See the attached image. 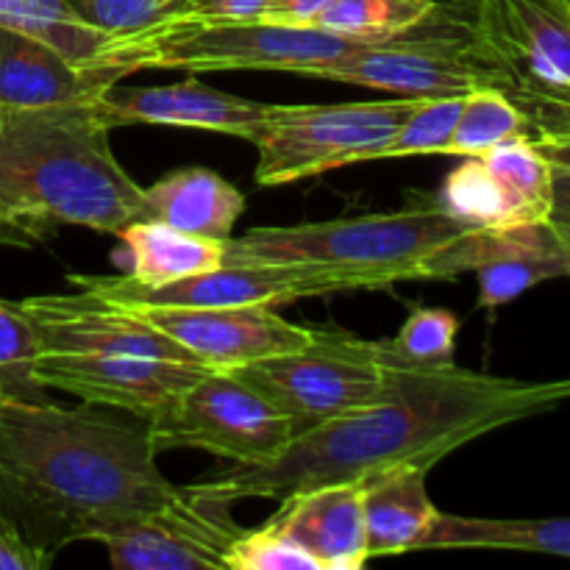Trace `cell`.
<instances>
[{"mask_svg":"<svg viewBox=\"0 0 570 570\" xmlns=\"http://www.w3.org/2000/svg\"><path fill=\"white\" fill-rule=\"evenodd\" d=\"M438 209L471 228H507L527 223L510 189L479 156H462V165L445 176L438 193Z\"/></svg>","mask_w":570,"mask_h":570,"instance_id":"cb8c5ba5","label":"cell"},{"mask_svg":"<svg viewBox=\"0 0 570 570\" xmlns=\"http://www.w3.org/2000/svg\"><path fill=\"white\" fill-rule=\"evenodd\" d=\"M92 100L0 109V245L28 248L61 226L117 234L142 187L122 170Z\"/></svg>","mask_w":570,"mask_h":570,"instance_id":"3957f363","label":"cell"},{"mask_svg":"<svg viewBox=\"0 0 570 570\" xmlns=\"http://www.w3.org/2000/svg\"><path fill=\"white\" fill-rule=\"evenodd\" d=\"M154 449H200L228 465H267L298 434L259 390L234 371L209 367L148 421Z\"/></svg>","mask_w":570,"mask_h":570,"instance_id":"9c48e42d","label":"cell"},{"mask_svg":"<svg viewBox=\"0 0 570 570\" xmlns=\"http://www.w3.org/2000/svg\"><path fill=\"white\" fill-rule=\"evenodd\" d=\"M332 0H271L265 20L293 22V26H315Z\"/></svg>","mask_w":570,"mask_h":570,"instance_id":"e575fe53","label":"cell"},{"mask_svg":"<svg viewBox=\"0 0 570 570\" xmlns=\"http://www.w3.org/2000/svg\"><path fill=\"white\" fill-rule=\"evenodd\" d=\"M226 570H321L301 546L273 527L245 529L226 554Z\"/></svg>","mask_w":570,"mask_h":570,"instance_id":"1f68e13d","label":"cell"},{"mask_svg":"<svg viewBox=\"0 0 570 570\" xmlns=\"http://www.w3.org/2000/svg\"><path fill=\"white\" fill-rule=\"evenodd\" d=\"M554 228H557V234H560V237L570 245V228H562V226H554Z\"/></svg>","mask_w":570,"mask_h":570,"instance_id":"74e56055","label":"cell"},{"mask_svg":"<svg viewBox=\"0 0 570 570\" xmlns=\"http://www.w3.org/2000/svg\"><path fill=\"white\" fill-rule=\"evenodd\" d=\"M365 479L321 484L287 495L267 521L306 551L321 570H360L367 557Z\"/></svg>","mask_w":570,"mask_h":570,"instance_id":"2e32d148","label":"cell"},{"mask_svg":"<svg viewBox=\"0 0 570 570\" xmlns=\"http://www.w3.org/2000/svg\"><path fill=\"white\" fill-rule=\"evenodd\" d=\"M243 212L245 195L234 184L206 167H187L142 187L139 220H159L198 237L228 239Z\"/></svg>","mask_w":570,"mask_h":570,"instance_id":"d6986e66","label":"cell"},{"mask_svg":"<svg viewBox=\"0 0 570 570\" xmlns=\"http://www.w3.org/2000/svg\"><path fill=\"white\" fill-rule=\"evenodd\" d=\"M206 371L209 367L200 362L131 354H39L37 360V376L48 390L122 410L142 421L159 415Z\"/></svg>","mask_w":570,"mask_h":570,"instance_id":"4fadbf2b","label":"cell"},{"mask_svg":"<svg viewBox=\"0 0 570 570\" xmlns=\"http://www.w3.org/2000/svg\"><path fill=\"white\" fill-rule=\"evenodd\" d=\"M37 360L39 340L26 309L0 298V401H50Z\"/></svg>","mask_w":570,"mask_h":570,"instance_id":"83f0119b","label":"cell"},{"mask_svg":"<svg viewBox=\"0 0 570 570\" xmlns=\"http://www.w3.org/2000/svg\"><path fill=\"white\" fill-rule=\"evenodd\" d=\"M465 232H471V226L438 206L250 228L243 237L226 239L223 265H334L379 273L390 284L415 282L421 278L423 262Z\"/></svg>","mask_w":570,"mask_h":570,"instance_id":"5b68a950","label":"cell"},{"mask_svg":"<svg viewBox=\"0 0 570 570\" xmlns=\"http://www.w3.org/2000/svg\"><path fill=\"white\" fill-rule=\"evenodd\" d=\"M111 83H117L115 76L78 65L56 45L0 26V109L81 104Z\"/></svg>","mask_w":570,"mask_h":570,"instance_id":"e0dca14e","label":"cell"},{"mask_svg":"<svg viewBox=\"0 0 570 570\" xmlns=\"http://www.w3.org/2000/svg\"><path fill=\"white\" fill-rule=\"evenodd\" d=\"M460 321L445 309H412L401 326L399 337L387 340V348L401 362L432 365L454 360Z\"/></svg>","mask_w":570,"mask_h":570,"instance_id":"4dcf8cb0","label":"cell"},{"mask_svg":"<svg viewBox=\"0 0 570 570\" xmlns=\"http://www.w3.org/2000/svg\"><path fill=\"white\" fill-rule=\"evenodd\" d=\"M81 289L117 301V304L161 306H248L293 304L298 298L354 293V289H387L393 284L379 273L334 265H220L181 282L145 287L128 276H70Z\"/></svg>","mask_w":570,"mask_h":570,"instance_id":"30bf717a","label":"cell"},{"mask_svg":"<svg viewBox=\"0 0 570 570\" xmlns=\"http://www.w3.org/2000/svg\"><path fill=\"white\" fill-rule=\"evenodd\" d=\"M417 98L371 104H271L256 137V184L282 187L328 170L382 159Z\"/></svg>","mask_w":570,"mask_h":570,"instance_id":"52a82bcc","label":"cell"},{"mask_svg":"<svg viewBox=\"0 0 570 570\" xmlns=\"http://www.w3.org/2000/svg\"><path fill=\"white\" fill-rule=\"evenodd\" d=\"M271 0H193L184 20L198 22H243L265 20Z\"/></svg>","mask_w":570,"mask_h":570,"instance_id":"d6a6232c","label":"cell"},{"mask_svg":"<svg viewBox=\"0 0 570 570\" xmlns=\"http://www.w3.org/2000/svg\"><path fill=\"white\" fill-rule=\"evenodd\" d=\"M83 22L109 37H131L165 22L184 20L193 0H70Z\"/></svg>","mask_w":570,"mask_h":570,"instance_id":"f546056e","label":"cell"},{"mask_svg":"<svg viewBox=\"0 0 570 570\" xmlns=\"http://www.w3.org/2000/svg\"><path fill=\"white\" fill-rule=\"evenodd\" d=\"M465 95H443V98H417L415 109L399 128L393 142L384 148L382 159H401V156H429L445 154L449 139L454 134Z\"/></svg>","mask_w":570,"mask_h":570,"instance_id":"f1b7e54d","label":"cell"},{"mask_svg":"<svg viewBox=\"0 0 570 570\" xmlns=\"http://www.w3.org/2000/svg\"><path fill=\"white\" fill-rule=\"evenodd\" d=\"M39 340V354H131L195 362L167 334L117 301L81 289L20 301Z\"/></svg>","mask_w":570,"mask_h":570,"instance_id":"5bb4252c","label":"cell"},{"mask_svg":"<svg viewBox=\"0 0 570 570\" xmlns=\"http://www.w3.org/2000/svg\"><path fill=\"white\" fill-rule=\"evenodd\" d=\"M234 504L237 501L206 482L176 488L165 504L106 540L111 566L117 570H226L228 549L245 532L234 521Z\"/></svg>","mask_w":570,"mask_h":570,"instance_id":"8fae6325","label":"cell"},{"mask_svg":"<svg viewBox=\"0 0 570 570\" xmlns=\"http://www.w3.org/2000/svg\"><path fill=\"white\" fill-rule=\"evenodd\" d=\"M362 48H371V42L321 26L176 20L131 37H111L104 50V67L117 78L139 70H276L306 76L312 67Z\"/></svg>","mask_w":570,"mask_h":570,"instance_id":"277c9868","label":"cell"},{"mask_svg":"<svg viewBox=\"0 0 570 570\" xmlns=\"http://www.w3.org/2000/svg\"><path fill=\"white\" fill-rule=\"evenodd\" d=\"M538 148L554 167H570V131L560 137L538 139Z\"/></svg>","mask_w":570,"mask_h":570,"instance_id":"8d00e7d4","label":"cell"},{"mask_svg":"<svg viewBox=\"0 0 570 570\" xmlns=\"http://www.w3.org/2000/svg\"><path fill=\"white\" fill-rule=\"evenodd\" d=\"M148 421L111 406L0 401V521L53 557L106 543L165 504Z\"/></svg>","mask_w":570,"mask_h":570,"instance_id":"7a4b0ae2","label":"cell"},{"mask_svg":"<svg viewBox=\"0 0 570 570\" xmlns=\"http://www.w3.org/2000/svg\"><path fill=\"white\" fill-rule=\"evenodd\" d=\"M181 345L206 367L250 365L265 356L287 354L309 343L312 328L289 323L273 306H161L122 304Z\"/></svg>","mask_w":570,"mask_h":570,"instance_id":"7c38bea8","label":"cell"},{"mask_svg":"<svg viewBox=\"0 0 570 570\" xmlns=\"http://www.w3.org/2000/svg\"><path fill=\"white\" fill-rule=\"evenodd\" d=\"M293 421L295 434L379 404L390 390L387 340H362L334 328H312L309 343L287 354L234 367Z\"/></svg>","mask_w":570,"mask_h":570,"instance_id":"8992f818","label":"cell"},{"mask_svg":"<svg viewBox=\"0 0 570 570\" xmlns=\"http://www.w3.org/2000/svg\"><path fill=\"white\" fill-rule=\"evenodd\" d=\"M479 159L499 176V181L510 189L515 204L521 206L527 223L549 220L551 209V178L554 167L540 154L538 142L529 137L507 139L479 154Z\"/></svg>","mask_w":570,"mask_h":570,"instance_id":"484cf974","label":"cell"},{"mask_svg":"<svg viewBox=\"0 0 570 570\" xmlns=\"http://www.w3.org/2000/svg\"><path fill=\"white\" fill-rule=\"evenodd\" d=\"M115 237L128 256L126 276L145 287L217 271L226 262V239L198 237L159 220H131Z\"/></svg>","mask_w":570,"mask_h":570,"instance_id":"ffe728a7","label":"cell"},{"mask_svg":"<svg viewBox=\"0 0 570 570\" xmlns=\"http://www.w3.org/2000/svg\"><path fill=\"white\" fill-rule=\"evenodd\" d=\"M549 223L551 226L570 228V167H554V178H551Z\"/></svg>","mask_w":570,"mask_h":570,"instance_id":"d590c367","label":"cell"},{"mask_svg":"<svg viewBox=\"0 0 570 570\" xmlns=\"http://www.w3.org/2000/svg\"><path fill=\"white\" fill-rule=\"evenodd\" d=\"M479 276V304L495 309L527 289L551 278H570V245L557 234V228L546 220L543 232L527 248L507 254L501 259L476 267Z\"/></svg>","mask_w":570,"mask_h":570,"instance_id":"7402d4cb","label":"cell"},{"mask_svg":"<svg viewBox=\"0 0 570 570\" xmlns=\"http://www.w3.org/2000/svg\"><path fill=\"white\" fill-rule=\"evenodd\" d=\"M434 0H332L315 26L360 42L382 45L415 28Z\"/></svg>","mask_w":570,"mask_h":570,"instance_id":"4316f807","label":"cell"},{"mask_svg":"<svg viewBox=\"0 0 570 570\" xmlns=\"http://www.w3.org/2000/svg\"><path fill=\"white\" fill-rule=\"evenodd\" d=\"M560 3L566 6V11H568V14H570V0H560Z\"/></svg>","mask_w":570,"mask_h":570,"instance_id":"f35d334b","label":"cell"},{"mask_svg":"<svg viewBox=\"0 0 570 570\" xmlns=\"http://www.w3.org/2000/svg\"><path fill=\"white\" fill-rule=\"evenodd\" d=\"M50 566H53V557L33 549L14 527L0 521V570H48Z\"/></svg>","mask_w":570,"mask_h":570,"instance_id":"836d02e7","label":"cell"},{"mask_svg":"<svg viewBox=\"0 0 570 570\" xmlns=\"http://www.w3.org/2000/svg\"><path fill=\"white\" fill-rule=\"evenodd\" d=\"M479 26L499 59L504 95L538 139L570 131V14L560 0H479Z\"/></svg>","mask_w":570,"mask_h":570,"instance_id":"ba28073f","label":"cell"},{"mask_svg":"<svg viewBox=\"0 0 570 570\" xmlns=\"http://www.w3.org/2000/svg\"><path fill=\"white\" fill-rule=\"evenodd\" d=\"M566 401L570 379L523 382L468 371L454 360L412 365L393 356L390 390L379 404L298 434L267 465H228L204 482L234 501H284L301 490L387 468L432 471L462 445L510 423L546 415Z\"/></svg>","mask_w":570,"mask_h":570,"instance_id":"6da1fadb","label":"cell"},{"mask_svg":"<svg viewBox=\"0 0 570 570\" xmlns=\"http://www.w3.org/2000/svg\"><path fill=\"white\" fill-rule=\"evenodd\" d=\"M426 473L415 465L367 473L362 510H365L367 557H395L423 549L440 510L426 493Z\"/></svg>","mask_w":570,"mask_h":570,"instance_id":"ac0fdd59","label":"cell"},{"mask_svg":"<svg viewBox=\"0 0 570 570\" xmlns=\"http://www.w3.org/2000/svg\"><path fill=\"white\" fill-rule=\"evenodd\" d=\"M95 111L109 128L120 126H173L228 134L256 142L271 104L220 92L187 78L165 87H122L111 83L92 100Z\"/></svg>","mask_w":570,"mask_h":570,"instance_id":"9a60e30c","label":"cell"},{"mask_svg":"<svg viewBox=\"0 0 570 570\" xmlns=\"http://www.w3.org/2000/svg\"><path fill=\"white\" fill-rule=\"evenodd\" d=\"M534 139L529 117L499 89H473L462 100L454 134L449 139V156H479L507 139Z\"/></svg>","mask_w":570,"mask_h":570,"instance_id":"d4e9b609","label":"cell"},{"mask_svg":"<svg viewBox=\"0 0 570 570\" xmlns=\"http://www.w3.org/2000/svg\"><path fill=\"white\" fill-rule=\"evenodd\" d=\"M0 26L33 33L45 42L56 45L78 65L109 72L104 67V50L111 37L83 22L70 0H0Z\"/></svg>","mask_w":570,"mask_h":570,"instance_id":"603a6c76","label":"cell"},{"mask_svg":"<svg viewBox=\"0 0 570 570\" xmlns=\"http://www.w3.org/2000/svg\"><path fill=\"white\" fill-rule=\"evenodd\" d=\"M423 549H493L568 557L570 515L566 518H462L440 512Z\"/></svg>","mask_w":570,"mask_h":570,"instance_id":"44dd1931","label":"cell"}]
</instances>
